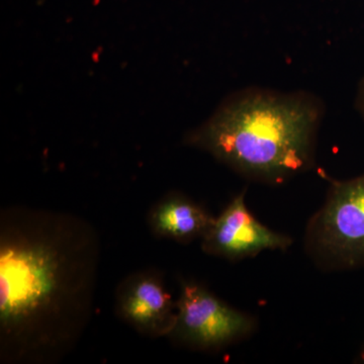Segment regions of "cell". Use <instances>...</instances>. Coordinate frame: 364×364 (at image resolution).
<instances>
[{"instance_id": "obj_1", "label": "cell", "mask_w": 364, "mask_h": 364, "mask_svg": "<svg viewBox=\"0 0 364 364\" xmlns=\"http://www.w3.org/2000/svg\"><path fill=\"white\" fill-rule=\"evenodd\" d=\"M100 245L81 218L28 208L0 217V354L52 363L90 322Z\"/></svg>"}, {"instance_id": "obj_2", "label": "cell", "mask_w": 364, "mask_h": 364, "mask_svg": "<svg viewBox=\"0 0 364 364\" xmlns=\"http://www.w3.org/2000/svg\"><path fill=\"white\" fill-rule=\"evenodd\" d=\"M324 114L312 93L247 87L228 97L186 142L246 178L280 184L313 166Z\"/></svg>"}, {"instance_id": "obj_3", "label": "cell", "mask_w": 364, "mask_h": 364, "mask_svg": "<svg viewBox=\"0 0 364 364\" xmlns=\"http://www.w3.org/2000/svg\"><path fill=\"white\" fill-rule=\"evenodd\" d=\"M308 255L325 270L364 268V173L332 181L306 229Z\"/></svg>"}, {"instance_id": "obj_4", "label": "cell", "mask_w": 364, "mask_h": 364, "mask_svg": "<svg viewBox=\"0 0 364 364\" xmlns=\"http://www.w3.org/2000/svg\"><path fill=\"white\" fill-rule=\"evenodd\" d=\"M177 320L169 338L200 350H217L245 338L255 321L195 282L181 280Z\"/></svg>"}, {"instance_id": "obj_5", "label": "cell", "mask_w": 364, "mask_h": 364, "mask_svg": "<svg viewBox=\"0 0 364 364\" xmlns=\"http://www.w3.org/2000/svg\"><path fill=\"white\" fill-rule=\"evenodd\" d=\"M245 193L235 196L203 235L202 248L208 255L240 260L264 250H286L293 243L291 237L273 231L251 214Z\"/></svg>"}, {"instance_id": "obj_6", "label": "cell", "mask_w": 364, "mask_h": 364, "mask_svg": "<svg viewBox=\"0 0 364 364\" xmlns=\"http://www.w3.org/2000/svg\"><path fill=\"white\" fill-rule=\"evenodd\" d=\"M117 313L144 336L168 337L177 320L172 299L157 272L134 273L117 291Z\"/></svg>"}, {"instance_id": "obj_7", "label": "cell", "mask_w": 364, "mask_h": 364, "mask_svg": "<svg viewBox=\"0 0 364 364\" xmlns=\"http://www.w3.org/2000/svg\"><path fill=\"white\" fill-rule=\"evenodd\" d=\"M215 217L202 205L182 195H170L151 210L149 226L160 238L188 243L202 239Z\"/></svg>"}, {"instance_id": "obj_8", "label": "cell", "mask_w": 364, "mask_h": 364, "mask_svg": "<svg viewBox=\"0 0 364 364\" xmlns=\"http://www.w3.org/2000/svg\"><path fill=\"white\" fill-rule=\"evenodd\" d=\"M354 105H355V109L358 111L359 116H360L364 122V77L359 82Z\"/></svg>"}, {"instance_id": "obj_9", "label": "cell", "mask_w": 364, "mask_h": 364, "mask_svg": "<svg viewBox=\"0 0 364 364\" xmlns=\"http://www.w3.org/2000/svg\"><path fill=\"white\" fill-rule=\"evenodd\" d=\"M360 358H361V360H363V363H364V343L363 345V349H361V352H360Z\"/></svg>"}]
</instances>
